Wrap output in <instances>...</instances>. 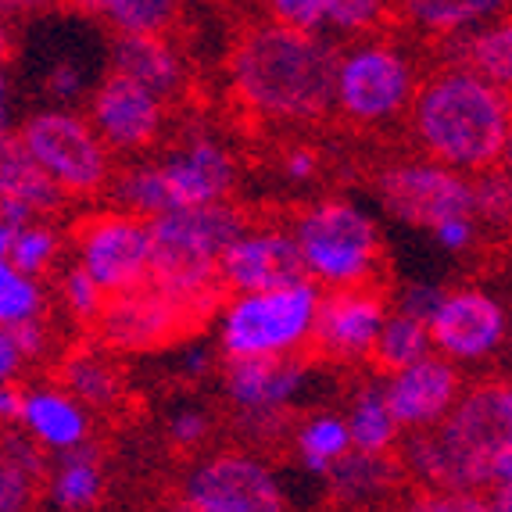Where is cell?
<instances>
[{"mask_svg": "<svg viewBox=\"0 0 512 512\" xmlns=\"http://www.w3.org/2000/svg\"><path fill=\"white\" fill-rule=\"evenodd\" d=\"M409 111L412 133L434 162L480 172L502 165L509 154V94L462 65L423 79Z\"/></svg>", "mask_w": 512, "mask_h": 512, "instance_id": "2", "label": "cell"}, {"mask_svg": "<svg viewBox=\"0 0 512 512\" xmlns=\"http://www.w3.org/2000/svg\"><path fill=\"white\" fill-rule=\"evenodd\" d=\"M419 76L412 58L384 40L355 43L351 51L337 54L333 69V108L351 126H387L405 115L416 94Z\"/></svg>", "mask_w": 512, "mask_h": 512, "instance_id": "7", "label": "cell"}, {"mask_svg": "<svg viewBox=\"0 0 512 512\" xmlns=\"http://www.w3.org/2000/svg\"><path fill=\"white\" fill-rule=\"evenodd\" d=\"M298 244L280 226H244L237 237L226 244L219 258V283L222 291H265L280 283L301 280Z\"/></svg>", "mask_w": 512, "mask_h": 512, "instance_id": "19", "label": "cell"}, {"mask_svg": "<svg viewBox=\"0 0 512 512\" xmlns=\"http://www.w3.org/2000/svg\"><path fill=\"white\" fill-rule=\"evenodd\" d=\"M337 47L319 33L280 22L240 36L230 58L233 94L251 115L269 122H316L333 111Z\"/></svg>", "mask_w": 512, "mask_h": 512, "instance_id": "1", "label": "cell"}, {"mask_svg": "<svg viewBox=\"0 0 512 512\" xmlns=\"http://www.w3.org/2000/svg\"><path fill=\"white\" fill-rule=\"evenodd\" d=\"M61 8V0H0V18L4 22H33L47 18Z\"/></svg>", "mask_w": 512, "mask_h": 512, "instance_id": "43", "label": "cell"}, {"mask_svg": "<svg viewBox=\"0 0 512 512\" xmlns=\"http://www.w3.org/2000/svg\"><path fill=\"white\" fill-rule=\"evenodd\" d=\"M47 473L43 448L22 430L0 434V512L29 509L36 502L40 480Z\"/></svg>", "mask_w": 512, "mask_h": 512, "instance_id": "25", "label": "cell"}, {"mask_svg": "<svg viewBox=\"0 0 512 512\" xmlns=\"http://www.w3.org/2000/svg\"><path fill=\"white\" fill-rule=\"evenodd\" d=\"M301 269L319 287H355L373 283L380 269V226L344 197H326L305 208L291 230Z\"/></svg>", "mask_w": 512, "mask_h": 512, "instance_id": "5", "label": "cell"}, {"mask_svg": "<svg viewBox=\"0 0 512 512\" xmlns=\"http://www.w3.org/2000/svg\"><path fill=\"white\" fill-rule=\"evenodd\" d=\"M90 90V69L86 61L76 54H65V58H54L51 69L43 72V97L61 108H72L79 104Z\"/></svg>", "mask_w": 512, "mask_h": 512, "instance_id": "34", "label": "cell"}, {"mask_svg": "<svg viewBox=\"0 0 512 512\" xmlns=\"http://www.w3.org/2000/svg\"><path fill=\"white\" fill-rule=\"evenodd\" d=\"M430 348V333H427V323L416 316H405L398 308H387L384 323L376 330V341H373V351H369V359H376V366L391 373V369H402L409 362L423 359Z\"/></svg>", "mask_w": 512, "mask_h": 512, "instance_id": "30", "label": "cell"}, {"mask_svg": "<svg viewBox=\"0 0 512 512\" xmlns=\"http://www.w3.org/2000/svg\"><path fill=\"white\" fill-rule=\"evenodd\" d=\"M387 8H391V0H323L326 29H337V33H366V29H373L384 18Z\"/></svg>", "mask_w": 512, "mask_h": 512, "instance_id": "36", "label": "cell"}, {"mask_svg": "<svg viewBox=\"0 0 512 512\" xmlns=\"http://www.w3.org/2000/svg\"><path fill=\"white\" fill-rule=\"evenodd\" d=\"M18 402H22V394H18L11 384H0V423L18 419Z\"/></svg>", "mask_w": 512, "mask_h": 512, "instance_id": "49", "label": "cell"}, {"mask_svg": "<svg viewBox=\"0 0 512 512\" xmlns=\"http://www.w3.org/2000/svg\"><path fill=\"white\" fill-rule=\"evenodd\" d=\"M308 380L312 376L298 355H237L222 366L226 398L240 412V427L258 441L291 423V405H298Z\"/></svg>", "mask_w": 512, "mask_h": 512, "instance_id": "9", "label": "cell"}, {"mask_svg": "<svg viewBox=\"0 0 512 512\" xmlns=\"http://www.w3.org/2000/svg\"><path fill=\"white\" fill-rule=\"evenodd\" d=\"M65 391L86 409H111L122 398V373L97 351H76L65 362Z\"/></svg>", "mask_w": 512, "mask_h": 512, "instance_id": "31", "label": "cell"}, {"mask_svg": "<svg viewBox=\"0 0 512 512\" xmlns=\"http://www.w3.org/2000/svg\"><path fill=\"white\" fill-rule=\"evenodd\" d=\"M455 47V65L477 72L487 83L509 90L512 83V29L505 18H487L480 26L448 36Z\"/></svg>", "mask_w": 512, "mask_h": 512, "instance_id": "24", "label": "cell"}, {"mask_svg": "<svg viewBox=\"0 0 512 512\" xmlns=\"http://www.w3.org/2000/svg\"><path fill=\"white\" fill-rule=\"evenodd\" d=\"M0 197H15L40 219L58 212L65 201L61 187L33 162L15 129H0Z\"/></svg>", "mask_w": 512, "mask_h": 512, "instance_id": "22", "label": "cell"}, {"mask_svg": "<svg viewBox=\"0 0 512 512\" xmlns=\"http://www.w3.org/2000/svg\"><path fill=\"white\" fill-rule=\"evenodd\" d=\"M376 197L391 219L430 230L448 215H473V176L434 158L394 162L376 176Z\"/></svg>", "mask_w": 512, "mask_h": 512, "instance_id": "10", "label": "cell"}, {"mask_svg": "<svg viewBox=\"0 0 512 512\" xmlns=\"http://www.w3.org/2000/svg\"><path fill=\"white\" fill-rule=\"evenodd\" d=\"M437 301H441V287H434V283H409V287L398 294L394 308H398V312H405V316H416V319H423V323H427Z\"/></svg>", "mask_w": 512, "mask_h": 512, "instance_id": "42", "label": "cell"}, {"mask_svg": "<svg viewBox=\"0 0 512 512\" xmlns=\"http://www.w3.org/2000/svg\"><path fill=\"white\" fill-rule=\"evenodd\" d=\"M8 330H11V337H15L18 348H22V355H26V362L40 359L43 351L51 348V326H47L43 316H29V319H22V323L8 326Z\"/></svg>", "mask_w": 512, "mask_h": 512, "instance_id": "41", "label": "cell"}, {"mask_svg": "<svg viewBox=\"0 0 512 512\" xmlns=\"http://www.w3.org/2000/svg\"><path fill=\"white\" fill-rule=\"evenodd\" d=\"M294 444H298L301 455V470L312 473V477H326L333 462L344 452H351L348 423H344V416H333V412H316V416H308L305 423L294 427Z\"/></svg>", "mask_w": 512, "mask_h": 512, "instance_id": "29", "label": "cell"}, {"mask_svg": "<svg viewBox=\"0 0 512 512\" xmlns=\"http://www.w3.org/2000/svg\"><path fill=\"white\" fill-rule=\"evenodd\" d=\"M61 255V237L51 222L43 219H29L22 226L11 230V244H8V262L15 265L18 273L36 276L40 280Z\"/></svg>", "mask_w": 512, "mask_h": 512, "instance_id": "32", "label": "cell"}, {"mask_svg": "<svg viewBox=\"0 0 512 512\" xmlns=\"http://www.w3.org/2000/svg\"><path fill=\"white\" fill-rule=\"evenodd\" d=\"M427 233L441 244L444 251L462 255V251H470L473 244H477L480 222L473 219V215H448V219H441L437 226H430Z\"/></svg>", "mask_w": 512, "mask_h": 512, "instance_id": "40", "label": "cell"}, {"mask_svg": "<svg viewBox=\"0 0 512 512\" xmlns=\"http://www.w3.org/2000/svg\"><path fill=\"white\" fill-rule=\"evenodd\" d=\"M51 502L58 509H94L104 498V459L90 444L58 452L51 470Z\"/></svg>", "mask_w": 512, "mask_h": 512, "instance_id": "26", "label": "cell"}, {"mask_svg": "<svg viewBox=\"0 0 512 512\" xmlns=\"http://www.w3.org/2000/svg\"><path fill=\"white\" fill-rule=\"evenodd\" d=\"M90 126L115 154H140L158 144L165 129V97L140 86L137 79L104 72L90 94Z\"/></svg>", "mask_w": 512, "mask_h": 512, "instance_id": "15", "label": "cell"}, {"mask_svg": "<svg viewBox=\"0 0 512 512\" xmlns=\"http://www.w3.org/2000/svg\"><path fill=\"white\" fill-rule=\"evenodd\" d=\"M462 394V373L437 351L402 369H391L384 380V398L394 423L402 430H423L441 423Z\"/></svg>", "mask_w": 512, "mask_h": 512, "instance_id": "17", "label": "cell"}, {"mask_svg": "<svg viewBox=\"0 0 512 512\" xmlns=\"http://www.w3.org/2000/svg\"><path fill=\"white\" fill-rule=\"evenodd\" d=\"M326 480H330L333 498L366 505L391 495L398 480H402V466L391 459V452H355L351 448L326 470Z\"/></svg>", "mask_w": 512, "mask_h": 512, "instance_id": "23", "label": "cell"}, {"mask_svg": "<svg viewBox=\"0 0 512 512\" xmlns=\"http://www.w3.org/2000/svg\"><path fill=\"white\" fill-rule=\"evenodd\" d=\"M22 430L47 452H65L90 441V409L65 387H36L18 402Z\"/></svg>", "mask_w": 512, "mask_h": 512, "instance_id": "20", "label": "cell"}, {"mask_svg": "<svg viewBox=\"0 0 512 512\" xmlns=\"http://www.w3.org/2000/svg\"><path fill=\"white\" fill-rule=\"evenodd\" d=\"M319 294V283L308 276L265 291H240L219 316L222 355H298L312 337Z\"/></svg>", "mask_w": 512, "mask_h": 512, "instance_id": "6", "label": "cell"}, {"mask_svg": "<svg viewBox=\"0 0 512 512\" xmlns=\"http://www.w3.org/2000/svg\"><path fill=\"white\" fill-rule=\"evenodd\" d=\"M94 326L97 337L115 351H158L194 333L201 319L154 291L151 283H140L133 291L108 294Z\"/></svg>", "mask_w": 512, "mask_h": 512, "instance_id": "14", "label": "cell"}, {"mask_svg": "<svg viewBox=\"0 0 512 512\" xmlns=\"http://www.w3.org/2000/svg\"><path fill=\"white\" fill-rule=\"evenodd\" d=\"M344 423H348V437L355 452H391L394 444H398V434H402V427L394 423L391 409H387L384 384L362 387L351 398Z\"/></svg>", "mask_w": 512, "mask_h": 512, "instance_id": "28", "label": "cell"}, {"mask_svg": "<svg viewBox=\"0 0 512 512\" xmlns=\"http://www.w3.org/2000/svg\"><path fill=\"white\" fill-rule=\"evenodd\" d=\"M427 333L437 355L455 366H477L505 348L509 316L495 294L480 287H459V291H441V301L427 319Z\"/></svg>", "mask_w": 512, "mask_h": 512, "instance_id": "13", "label": "cell"}, {"mask_svg": "<svg viewBox=\"0 0 512 512\" xmlns=\"http://www.w3.org/2000/svg\"><path fill=\"white\" fill-rule=\"evenodd\" d=\"M76 258L104 294L133 291L151 276V230L144 215L101 212L76 230Z\"/></svg>", "mask_w": 512, "mask_h": 512, "instance_id": "12", "label": "cell"}, {"mask_svg": "<svg viewBox=\"0 0 512 512\" xmlns=\"http://www.w3.org/2000/svg\"><path fill=\"white\" fill-rule=\"evenodd\" d=\"M512 448V394L509 384H477L459 394L452 412L434 427L409 430L402 466L430 491H470L491 487L495 455Z\"/></svg>", "mask_w": 512, "mask_h": 512, "instance_id": "3", "label": "cell"}, {"mask_svg": "<svg viewBox=\"0 0 512 512\" xmlns=\"http://www.w3.org/2000/svg\"><path fill=\"white\" fill-rule=\"evenodd\" d=\"M212 437V419L201 409H180L169 416V441L180 448V452H194Z\"/></svg>", "mask_w": 512, "mask_h": 512, "instance_id": "39", "label": "cell"}, {"mask_svg": "<svg viewBox=\"0 0 512 512\" xmlns=\"http://www.w3.org/2000/svg\"><path fill=\"white\" fill-rule=\"evenodd\" d=\"M509 0H402V11L419 33L455 36L487 18H498Z\"/></svg>", "mask_w": 512, "mask_h": 512, "instance_id": "27", "label": "cell"}, {"mask_svg": "<svg viewBox=\"0 0 512 512\" xmlns=\"http://www.w3.org/2000/svg\"><path fill=\"white\" fill-rule=\"evenodd\" d=\"M11 51H15V40H11V29H8V22H4V18H0V69H8Z\"/></svg>", "mask_w": 512, "mask_h": 512, "instance_id": "50", "label": "cell"}, {"mask_svg": "<svg viewBox=\"0 0 512 512\" xmlns=\"http://www.w3.org/2000/svg\"><path fill=\"white\" fill-rule=\"evenodd\" d=\"M473 215L487 226L509 219V180L498 165L473 172Z\"/></svg>", "mask_w": 512, "mask_h": 512, "instance_id": "35", "label": "cell"}, {"mask_svg": "<svg viewBox=\"0 0 512 512\" xmlns=\"http://www.w3.org/2000/svg\"><path fill=\"white\" fill-rule=\"evenodd\" d=\"M183 505L197 512H280L287 505L280 477L255 452H215L183 480Z\"/></svg>", "mask_w": 512, "mask_h": 512, "instance_id": "11", "label": "cell"}, {"mask_svg": "<svg viewBox=\"0 0 512 512\" xmlns=\"http://www.w3.org/2000/svg\"><path fill=\"white\" fill-rule=\"evenodd\" d=\"M319 172V154L312 147H291V151L283 154V176L294 183H308L316 180Z\"/></svg>", "mask_w": 512, "mask_h": 512, "instance_id": "44", "label": "cell"}, {"mask_svg": "<svg viewBox=\"0 0 512 512\" xmlns=\"http://www.w3.org/2000/svg\"><path fill=\"white\" fill-rule=\"evenodd\" d=\"M18 137L33 154V162L58 183L61 194L94 197L108 187L111 151L79 111L47 104L22 122Z\"/></svg>", "mask_w": 512, "mask_h": 512, "instance_id": "8", "label": "cell"}, {"mask_svg": "<svg viewBox=\"0 0 512 512\" xmlns=\"http://www.w3.org/2000/svg\"><path fill=\"white\" fill-rule=\"evenodd\" d=\"M215 366V355L205 348V344H187L180 351V376L183 380H205Z\"/></svg>", "mask_w": 512, "mask_h": 512, "instance_id": "46", "label": "cell"}, {"mask_svg": "<svg viewBox=\"0 0 512 512\" xmlns=\"http://www.w3.org/2000/svg\"><path fill=\"white\" fill-rule=\"evenodd\" d=\"M244 226L248 219L230 201H208V205L169 208L162 215H151L147 219V230H151L147 283L205 323L222 294L219 258Z\"/></svg>", "mask_w": 512, "mask_h": 512, "instance_id": "4", "label": "cell"}, {"mask_svg": "<svg viewBox=\"0 0 512 512\" xmlns=\"http://www.w3.org/2000/svg\"><path fill=\"white\" fill-rule=\"evenodd\" d=\"M384 291H376L373 283H355V287H330L319 294L316 323L312 337L319 355L333 362H362L369 359L376 341V330L387 316Z\"/></svg>", "mask_w": 512, "mask_h": 512, "instance_id": "16", "label": "cell"}, {"mask_svg": "<svg viewBox=\"0 0 512 512\" xmlns=\"http://www.w3.org/2000/svg\"><path fill=\"white\" fill-rule=\"evenodd\" d=\"M108 69L137 79L165 101L183 90V58L165 33H119L111 40Z\"/></svg>", "mask_w": 512, "mask_h": 512, "instance_id": "21", "label": "cell"}, {"mask_svg": "<svg viewBox=\"0 0 512 512\" xmlns=\"http://www.w3.org/2000/svg\"><path fill=\"white\" fill-rule=\"evenodd\" d=\"M273 22L287 29H301V33H323L326 29V11L323 0H265Z\"/></svg>", "mask_w": 512, "mask_h": 512, "instance_id": "38", "label": "cell"}, {"mask_svg": "<svg viewBox=\"0 0 512 512\" xmlns=\"http://www.w3.org/2000/svg\"><path fill=\"white\" fill-rule=\"evenodd\" d=\"M158 187L169 208L208 205V201H226L237 183V162L226 144L212 137H194L172 154L154 162Z\"/></svg>", "mask_w": 512, "mask_h": 512, "instance_id": "18", "label": "cell"}, {"mask_svg": "<svg viewBox=\"0 0 512 512\" xmlns=\"http://www.w3.org/2000/svg\"><path fill=\"white\" fill-rule=\"evenodd\" d=\"M18 119V90L11 83L8 69H0V129H15Z\"/></svg>", "mask_w": 512, "mask_h": 512, "instance_id": "47", "label": "cell"}, {"mask_svg": "<svg viewBox=\"0 0 512 512\" xmlns=\"http://www.w3.org/2000/svg\"><path fill=\"white\" fill-rule=\"evenodd\" d=\"M22 369H26V355L15 344L8 326H0V384H15Z\"/></svg>", "mask_w": 512, "mask_h": 512, "instance_id": "45", "label": "cell"}, {"mask_svg": "<svg viewBox=\"0 0 512 512\" xmlns=\"http://www.w3.org/2000/svg\"><path fill=\"white\" fill-rule=\"evenodd\" d=\"M180 18V0H111L104 11L115 33H169Z\"/></svg>", "mask_w": 512, "mask_h": 512, "instance_id": "33", "label": "cell"}, {"mask_svg": "<svg viewBox=\"0 0 512 512\" xmlns=\"http://www.w3.org/2000/svg\"><path fill=\"white\" fill-rule=\"evenodd\" d=\"M104 298H108V294H104L79 265H72L69 273L61 276V301L69 308V316L79 319V323H94V319L101 316Z\"/></svg>", "mask_w": 512, "mask_h": 512, "instance_id": "37", "label": "cell"}, {"mask_svg": "<svg viewBox=\"0 0 512 512\" xmlns=\"http://www.w3.org/2000/svg\"><path fill=\"white\" fill-rule=\"evenodd\" d=\"M108 4L111 0H61V8L76 11V15H83V18H104Z\"/></svg>", "mask_w": 512, "mask_h": 512, "instance_id": "48", "label": "cell"}]
</instances>
